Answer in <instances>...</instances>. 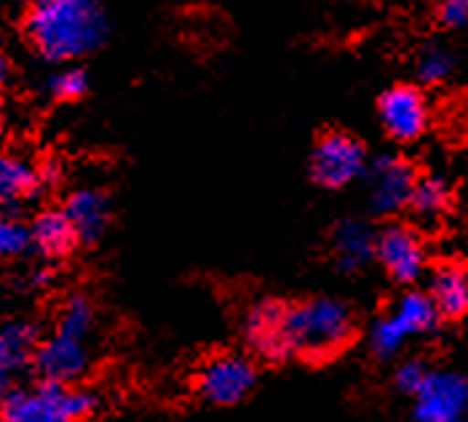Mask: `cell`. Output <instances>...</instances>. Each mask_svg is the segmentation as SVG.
<instances>
[{
	"label": "cell",
	"mask_w": 468,
	"mask_h": 422,
	"mask_svg": "<svg viewBox=\"0 0 468 422\" xmlns=\"http://www.w3.org/2000/svg\"><path fill=\"white\" fill-rule=\"evenodd\" d=\"M89 348L83 340H72L59 332H54L48 340H43L33 351V364L43 383L54 385H70L89 369Z\"/></svg>",
	"instance_id": "cell-9"
},
{
	"label": "cell",
	"mask_w": 468,
	"mask_h": 422,
	"mask_svg": "<svg viewBox=\"0 0 468 422\" xmlns=\"http://www.w3.org/2000/svg\"><path fill=\"white\" fill-rule=\"evenodd\" d=\"M40 182L37 169L19 155H0V206H16L33 195Z\"/></svg>",
	"instance_id": "cell-17"
},
{
	"label": "cell",
	"mask_w": 468,
	"mask_h": 422,
	"mask_svg": "<svg viewBox=\"0 0 468 422\" xmlns=\"http://www.w3.org/2000/svg\"><path fill=\"white\" fill-rule=\"evenodd\" d=\"M388 316L394 318V323L404 332V337L426 334V332H431L433 326H436V321H439V313L433 308L431 297L423 294V291H407Z\"/></svg>",
	"instance_id": "cell-18"
},
{
	"label": "cell",
	"mask_w": 468,
	"mask_h": 422,
	"mask_svg": "<svg viewBox=\"0 0 468 422\" xmlns=\"http://www.w3.org/2000/svg\"><path fill=\"white\" fill-rule=\"evenodd\" d=\"M431 302L436 313L444 318H461L468 313V276L455 268L444 265L433 273Z\"/></svg>",
	"instance_id": "cell-16"
},
{
	"label": "cell",
	"mask_w": 468,
	"mask_h": 422,
	"mask_svg": "<svg viewBox=\"0 0 468 422\" xmlns=\"http://www.w3.org/2000/svg\"><path fill=\"white\" fill-rule=\"evenodd\" d=\"M30 244H36L48 257H65L78 244V233L72 227L65 209H48L37 214L30 227Z\"/></svg>",
	"instance_id": "cell-15"
},
{
	"label": "cell",
	"mask_w": 468,
	"mask_h": 422,
	"mask_svg": "<svg viewBox=\"0 0 468 422\" xmlns=\"http://www.w3.org/2000/svg\"><path fill=\"white\" fill-rule=\"evenodd\" d=\"M3 132H5V118H3V110H0V137H3Z\"/></svg>",
	"instance_id": "cell-27"
},
{
	"label": "cell",
	"mask_w": 468,
	"mask_h": 422,
	"mask_svg": "<svg viewBox=\"0 0 468 422\" xmlns=\"http://www.w3.org/2000/svg\"><path fill=\"white\" fill-rule=\"evenodd\" d=\"M455 68V59H452V54L447 51V48H441V46H426L423 51H420V57H418V78L423 80V83H441V80H447L450 78V72Z\"/></svg>",
	"instance_id": "cell-21"
},
{
	"label": "cell",
	"mask_w": 468,
	"mask_h": 422,
	"mask_svg": "<svg viewBox=\"0 0 468 422\" xmlns=\"http://www.w3.org/2000/svg\"><path fill=\"white\" fill-rule=\"evenodd\" d=\"M436 19L444 30H463L468 27V0H450L436 8Z\"/></svg>",
	"instance_id": "cell-24"
},
{
	"label": "cell",
	"mask_w": 468,
	"mask_h": 422,
	"mask_svg": "<svg viewBox=\"0 0 468 422\" xmlns=\"http://www.w3.org/2000/svg\"><path fill=\"white\" fill-rule=\"evenodd\" d=\"M375 257L399 283H412L426 270V248L418 233L404 225H388L375 238Z\"/></svg>",
	"instance_id": "cell-7"
},
{
	"label": "cell",
	"mask_w": 468,
	"mask_h": 422,
	"mask_svg": "<svg viewBox=\"0 0 468 422\" xmlns=\"http://www.w3.org/2000/svg\"><path fill=\"white\" fill-rule=\"evenodd\" d=\"M97 409L89 390L40 383L30 390H11L0 406L3 422H78Z\"/></svg>",
	"instance_id": "cell-3"
},
{
	"label": "cell",
	"mask_w": 468,
	"mask_h": 422,
	"mask_svg": "<svg viewBox=\"0 0 468 422\" xmlns=\"http://www.w3.org/2000/svg\"><path fill=\"white\" fill-rule=\"evenodd\" d=\"M51 94L62 102H72V100H80L89 89V78L86 72L80 70H62L57 72L48 83Z\"/></svg>",
	"instance_id": "cell-22"
},
{
	"label": "cell",
	"mask_w": 468,
	"mask_h": 422,
	"mask_svg": "<svg viewBox=\"0 0 468 422\" xmlns=\"http://www.w3.org/2000/svg\"><path fill=\"white\" fill-rule=\"evenodd\" d=\"M375 238L378 233H372L369 225H364L359 219H348L337 225L332 236V251H335L337 268L346 273L361 270L375 257Z\"/></svg>",
	"instance_id": "cell-14"
},
{
	"label": "cell",
	"mask_w": 468,
	"mask_h": 422,
	"mask_svg": "<svg viewBox=\"0 0 468 422\" xmlns=\"http://www.w3.org/2000/svg\"><path fill=\"white\" fill-rule=\"evenodd\" d=\"M415 169L397 155L378 158L369 169V201L372 209L380 214H394L401 211L415 190Z\"/></svg>",
	"instance_id": "cell-10"
},
{
	"label": "cell",
	"mask_w": 468,
	"mask_h": 422,
	"mask_svg": "<svg viewBox=\"0 0 468 422\" xmlns=\"http://www.w3.org/2000/svg\"><path fill=\"white\" fill-rule=\"evenodd\" d=\"M284 337L289 355L326 361L351 343L354 316L340 300L314 297L289 305L284 313Z\"/></svg>",
	"instance_id": "cell-2"
},
{
	"label": "cell",
	"mask_w": 468,
	"mask_h": 422,
	"mask_svg": "<svg viewBox=\"0 0 468 422\" xmlns=\"http://www.w3.org/2000/svg\"><path fill=\"white\" fill-rule=\"evenodd\" d=\"M30 247V230H25L19 222L0 216V259L16 257Z\"/></svg>",
	"instance_id": "cell-23"
},
{
	"label": "cell",
	"mask_w": 468,
	"mask_h": 422,
	"mask_svg": "<svg viewBox=\"0 0 468 422\" xmlns=\"http://www.w3.org/2000/svg\"><path fill=\"white\" fill-rule=\"evenodd\" d=\"M254 383H257V372L250 358L236 353H219L201 366L196 387L209 404L233 406L252 393Z\"/></svg>",
	"instance_id": "cell-5"
},
{
	"label": "cell",
	"mask_w": 468,
	"mask_h": 422,
	"mask_svg": "<svg viewBox=\"0 0 468 422\" xmlns=\"http://www.w3.org/2000/svg\"><path fill=\"white\" fill-rule=\"evenodd\" d=\"M450 204V190L447 185L439 179V176H423L415 182V190H412V198H410V206L423 214V216H436L447 209Z\"/></svg>",
	"instance_id": "cell-19"
},
{
	"label": "cell",
	"mask_w": 468,
	"mask_h": 422,
	"mask_svg": "<svg viewBox=\"0 0 468 422\" xmlns=\"http://www.w3.org/2000/svg\"><path fill=\"white\" fill-rule=\"evenodd\" d=\"M418 398V422H461L468 412V380L450 372H429Z\"/></svg>",
	"instance_id": "cell-8"
},
{
	"label": "cell",
	"mask_w": 468,
	"mask_h": 422,
	"mask_svg": "<svg viewBox=\"0 0 468 422\" xmlns=\"http://www.w3.org/2000/svg\"><path fill=\"white\" fill-rule=\"evenodd\" d=\"M426 377H429V369L420 364V361H407V364H401L397 369V387L399 390H404V393H418L423 383H426Z\"/></svg>",
	"instance_id": "cell-25"
},
{
	"label": "cell",
	"mask_w": 468,
	"mask_h": 422,
	"mask_svg": "<svg viewBox=\"0 0 468 422\" xmlns=\"http://www.w3.org/2000/svg\"><path fill=\"white\" fill-rule=\"evenodd\" d=\"M364 166H367L364 144L346 132L324 134L311 153V174L322 187L329 190L346 187L354 179H359L364 174Z\"/></svg>",
	"instance_id": "cell-4"
},
{
	"label": "cell",
	"mask_w": 468,
	"mask_h": 422,
	"mask_svg": "<svg viewBox=\"0 0 468 422\" xmlns=\"http://www.w3.org/2000/svg\"><path fill=\"white\" fill-rule=\"evenodd\" d=\"M378 112L383 129L397 142H415L429 126V102L415 86L388 89L378 102Z\"/></svg>",
	"instance_id": "cell-6"
},
{
	"label": "cell",
	"mask_w": 468,
	"mask_h": 422,
	"mask_svg": "<svg viewBox=\"0 0 468 422\" xmlns=\"http://www.w3.org/2000/svg\"><path fill=\"white\" fill-rule=\"evenodd\" d=\"M94 329V308L86 297H72L70 302L65 305L62 316H59V326L57 332L65 334V337H72V340H83L91 334Z\"/></svg>",
	"instance_id": "cell-20"
},
{
	"label": "cell",
	"mask_w": 468,
	"mask_h": 422,
	"mask_svg": "<svg viewBox=\"0 0 468 422\" xmlns=\"http://www.w3.org/2000/svg\"><path fill=\"white\" fill-rule=\"evenodd\" d=\"M284 313L287 305L276 300H262L252 305L244 321V337L260 358L265 361H279L287 358V337H284Z\"/></svg>",
	"instance_id": "cell-11"
},
{
	"label": "cell",
	"mask_w": 468,
	"mask_h": 422,
	"mask_svg": "<svg viewBox=\"0 0 468 422\" xmlns=\"http://www.w3.org/2000/svg\"><path fill=\"white\" fill-rule=\"evenodd\" d=\"M5 78H8V65H5V59H3V54H0V89L5 86Z\"/></svg>",
	"instance_id": "cell-26"
},
{
	"label": "cell",
	"mask_w": 468,
	"mask_h": 422,
	"mask_svg": "<svg viewBox=\"0 0 468 422\" xmlns=\"http://www.w3.org/2000/svg\"><path fill=\"white\" fill-rule=\"evenodd\" d=\"M65 214L70 216L80 244H97L110 225L108 195L102 190H94V187L78 190L70 195Z\"/></svg>",
	"instance_id": "cell-12"
},
{
	"label": "cell",
	"mask_w": 468,
	"mask_h": 422,
	"mask_svg": "<svg viewBox=\"0 0 468 422\" xmlns=\"http://www.w3.org/2000/svg\"><path fill=\"white\" fill-rule=\"evenodd\" d=\"M33 345H36V334H33L30 323L11 321V323L0 326V406L11 393L8 387L14 383V377L33 358V351H36Z\"/></svg>",
	"instance_id": "cell-13"
},
{
	"label": "cell",
	"mask_w": 468,
	"mask_h": 422,
	"mask_svg": "<svg viewBox=\"0 0 468 422\" xmlns=\"http://www.w3.org/2000/svg\"><path fill=\"white\" fill-rule=\"evenodd\" d=\"M25 33L51 62H68L100 48L108 16L91 0H40L25 16Z\"/></svg>",
	"instance_id": "cell-1"
}]
</instances>
